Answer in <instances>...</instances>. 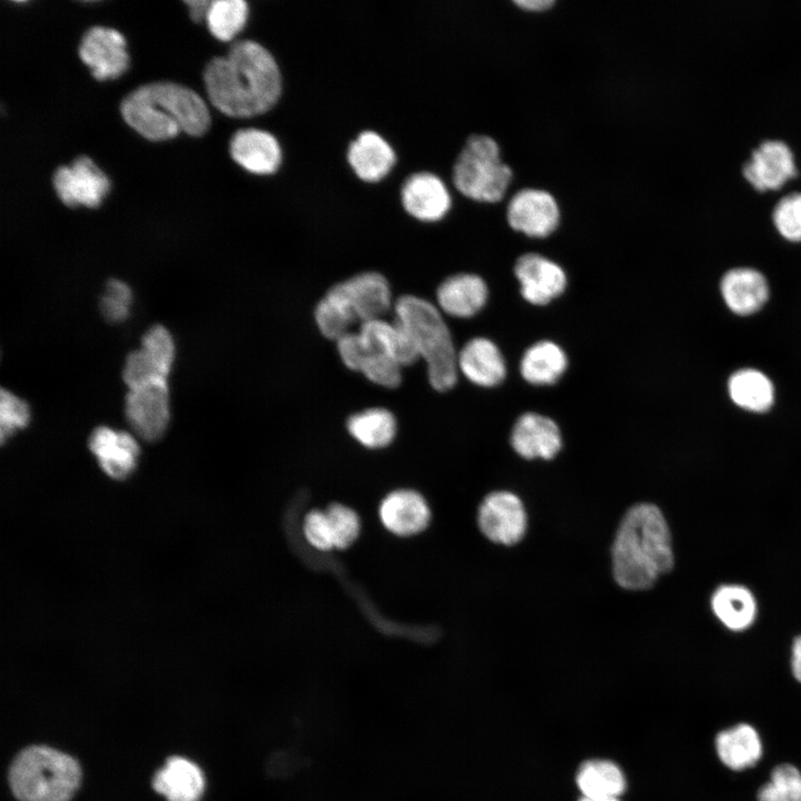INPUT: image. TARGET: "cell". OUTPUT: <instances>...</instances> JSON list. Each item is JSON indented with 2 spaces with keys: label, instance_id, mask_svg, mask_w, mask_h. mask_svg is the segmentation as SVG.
I'll return each mask as SVG.
<instances>
[{
  "label": "cell",
  "instance_id": "obj_1",
  "mask_svg": "<svg viewBox=\"0 0 801 801\" xmlns=\"http://www.w3.org/2000/svg\"><path fill=\"white\" fill-rule=\"evenodd\" d=\"M202 77L210 103L234 118L269 111L283 90L280 69L273 55L248 39L236 41L225 56L209 60Z\"/></svg>",
  "mask_w": 801,
  "mask_h": 801
},
{
  "label": "cell",
  "instance_id": "obj_2",
  "mask_svg": "<svg viewBox=\"0 0 801 801\" xmlns=\"http://www.w3.org/2000/svg\"><path fill=\"white\" fill-rule=\"evenodd\" d=\"M611 556L615 582L629 591L649 590L672 570L671 532L656 505L639 503L625 512L615 532Z\"/></svg>",
  "mask_w": 801,
  "mask_h": 801
},
{
  "label": "cell",
  "instance_id": "obj_3",
  "mask_svg": "<svg viewBox=\"0 0 801 801\" xmlns=\"http://www.w3.org/2000/svg\"><path fill=\"white\" fill-rule=\"evenodd\" d=\"M126 123L150 141H164L184 132L202 136L209 128V110L192 89L171 81L137 87L119 106Z\"/></svg>",
  "mask_w": 801,
  "mask_h": 801
},
{
  "label": "cell",
  "instance_id": "obj_4",
  "mask_svg": "<svg viewBox=\"0 0 801 801\" xmlns=\"http://www.w3.org/2000/svg\"><path fill=\"white\" fill-rule=\"evenodd\" d=\"M395 322L411 336L419 358L427 364L428 380L438 392L451 389L457 380V353L439 309L432 303L404 295L394 303Z\"/></svg>",
  "mask_w": 801,
  "mask_h": 801
},
{
  "label": "cell",
  "instance_id": "obj_5",
  "mask_svg": "<svg viewBox=\"0 0 801 801\" xmlns=\"http://www.w3.org/2000/svg\"><path fill=\"white\" fill-rule=\"evenodd\" d=\"M8 778L19 801H70L80 784L81 770L67 753L31 745L16 755Z\"/></svg>",
  "mask_w": 801,
  "mask_h": 801
},
{
  "label": "cell",
  "instance_id": "obj_6",
  "mask_svg": "<svg viewBox=\"0 0 801 801\" xmlns=\"http://www.w3.org/2000/svg\"><path fill=\"white\" fill-rule=\"evenodd\" d=\"M513 180V170L498 142L488 135H471L453 167V184L465 197L486 204L501 201Z\"/></svg>",
  "mask_w": 801,
  "mask_h": 801
},
{
  "label": "cell",
  "instance_id": "obj_7",
  "mask_svg": "<svg viewBox=\"0 0 801 801\" xmlns=\"http://www.w3.org/2000/svg\"><path fill=\"white\" fill-rule=\"evenodd\" d=\"M482 534L493 543L506 546L521 542L527 528V514L522 500L511 491L487 494L477 512Z\"/></svg>",
  "mask_w": 801,
  "mask_h": 801
},
{
  "label": "cell",
  "instance_id": "obj_8",
  "mask_svg": "<svg viewBox=\"0 0 801 801\" xmlns=\"http://www.w3.org/2000/svg\"><path fill=\"white\" fill-rule=\"evenodd\" d=\"M125 414L137 436L148 442L159 439L170 419L167 378H158L129 389L125 402Z\"/></svg>",
  "mask_w": 801,
  "mask_h": 801
},
{
  "label": "cell",
  "instance_id": "obj_9",
  "mask_svg": "<svg viewBox=\"0 0 801 801\" xmlns=\"http://www.w3.org/2000/svg\"><path fill=\"white\" fill-rule=\"evenodd\" d=\"M52 185L60 201L70 208H97L110 188L108 177L88 156H78L69 166L58 167Z\"/></svg>",
  "mask_w": 801,
  "mask_h": 801
},
{
  "label": "cell",
  "instance_id": "obj_10",
  "mask_svg": "<svg viewBox=\"0 0 801 801\" xmlns=\"http://www.w3.org/2000/svg\"><path fill=\"white\" fill-rule=\"evenodd\" d=\"M512 229L528 237L543 238L558 226L561 210L555 197L542 188H523L515 192L506 208Z\"/></svg>",
  "mask_w": 801,
  "mask_h": 801
},
{
  "label": "cell",
  "instance_id": "obj_11",
  "mask_svg": "<svg viewBox=\"0 0 801 801\" xmlns=\"http://www.w3.org/2000/svg\"><path fill=\"white\" fill-rule=\"evenodd\" d=\"M78 55L99 81L120 77L129 66L126 40L113 28L93 26L86 30L79 42Z\"/></svg>",
  "mask_w": 801,
  "mask_h": 801
},
{
  "label": "cell",
  "instance_id": "obj_12",
  "mask_svg": "<svg viewBox=\"0 0 801 801\" xmlns=\"http://www.w3.org/2000/svg\"><path fill=\"white\" fill-rule=\"evenodd\" d=\"M797 174L794 154L781 139L762 140L742 165L743 177L759 191L778 189Z\"/></svg>",
  "mask_w": 801,
  "mask_h": 801
},
{
  "label": "cell",
  "instance_id": "obj_13",
  "mask_svg": "<svg viewBox=\"0 0 801 801\" xmlns=\"http://www.w3.org/2000/svg\"><path fill=\"white\" fill-rule=\"evenodd\" d=\"M330 290L346 304L360 324L383 318L394 306L387 279L376 271L357 274L334 285Z\"/></svg>",
  "mask_w": 801,
  "mask_h": 801
},
{
  "label": "cell",
  "instance_id": "obj_14",
  "mask_svg": "<svg viewBox=\"0 0 801 801\" xmlns=\"http://www.w3.org/2000/svg\"><path fill=\"white\" fill-rule=\"evenodd\" d=\"M523 298L533 305H545L558 297L566 287L563 268L552 259L527 253L514 266Z\"/></svg>",
  "mask_w": 801,
  "mask_h": 801
},
{
  "label": "cell",
  "instance_id": "obj_15",
  "mask_svg": "<svg viewBox=\"0 0 801 801\" xmlns=\"http://www.w3.org/2000/svg\"><path fill=\"white\" fill-rule=\"evenodd\" d=\"M719 287L726 308L740 317L759 313L770 298L765 275L753 267L740 266L726 270Z\"/></svg>",
  "mask_w": 801,
  "mask_h": 801
},
{
  "label": "cell",
  "instance_id": "obj_16",
  "mask_svg": "<svg viewBox=\"0 0 801 801\" xmlns=\"http://www.w3.org/2000/svg\"><path fill=\"white\" fill-rule=\"evenodd\" d=\"M400 198L408 215L426 222L441 220L452 206L444 181L427 171L411 175L402 186Z\"/></svg>",
  "mask_w": 801,
  "mask_h": 801
},
{
  "label": "cell",
  "instance_id": "obj_17",
  "mask_svg": "<svg viewBox=\"0 0 801 801\" xmlns=\"http://www.w3.org/2000/svg\"><path fill=\"white\" fill-rule=\"evenodd\" d=\"M511 445L525 459H552L562 448V435L557 424L537 413H525L515 422Z\"/></svg>",
  "mask_w": 801,
  "mask_h": 801
},
{
  "label": "cell",
  "instance_id": "obj_18",
  "mask_svg": "<svg viewBox=\"0 0 801 801\" xmlns=\"http://www.w3.org/2000/svg\"><path fill=\"white\" fill-rule=\"evenodd\" d=\"M236 164L255 175H271L281 164V148L274 135L257 128L237 130L229 142Z\"/></svg>",
  "mask_w": 801,
  "mask_h": 801
},
{
  "label": "cell",
  "instance_id": "obj_19",
  "mask_svg": "<svg viewBox=\"0 0 801 801\" xmlns=\"http://www.w3.org/2000/svg\"><path fill=\"white\" fill-rule=\"evenodd\" d=\"M89 448L103 472L112 478H126L137 465L139 446L127 432L99 426L89 437Z\"/></svg>",
  "mask_w": 801,
  "mask_h": 801
},
{
  "label": "cell",
  "instance_id": "obj_20",
  "mask_svg": "<svg viewBox=\"0 0 801 801\" xmlns=\"http://www.w3.org/2000/svg\"><path fill=\"white\" fill-rule=\"evenodd\" d=\"M383 525L398 536H411L424 531L431 518L425 498L412 490L389 493L379 506Z\"/></svg>",
  "mask_w": 801,
  "mask_h": 801
},
{
  "label": "cell",
  "instance_id": "obj_21",
  "mask_svg": "<svg viewBox=\"0 0 801 801\" xmlns=\"http://www.w3.org/2000/svg\"><path fill=\"white\" fill-rule=\"evenodd\" d=\"M457 369L469 382L482 387H494L506 376L505 359L498 347L488 338L475 337L457 353Z\"/></svg>",
  "mask_w": 801,
  "mask_h": 801
},
{
  "label": "cell",
  "instance_id": "obj_22",
  "mask_svg": "<svg viewBox=\"0 0 801 801\" xmlns=\"http://www.w3.org/2000/svg\"><path fill=\"white\" fill-rule=\"evenodd\" d=\"M347 160L363 181L376 182L392 170L396 157L392 146L375 131H363L350 142Z\"/></svg>",
  "mask_w": 801,
  "mask_h": 801
},
{
  "label": "cell",
  "instance_id": "obj_23",
  "mask_svg": "<svg viewBox=\"0 0 801 801\" xmlns=\"http://www.w3.org/2000/svg\"><path fill=\"white\" fill-rule=\"evenodd\" d=\"M720 762L732 771L754 767L763 755V743L758 730L742 722L721 730L714 738Z\"/></svg>",
  "mask_w": 801,
  "mask_h": 801
},
{
  "label": "cell",
  "instance_id": "obj_24",
  "mask_svg": "<svg viewBox=\"0 0 801 801\" xmlns=\"http://www.w3.org/2000/svg\"><path fill=\"white\" fill-rule=\"evenodd\" d=\"M486 283L474 274H456L437 288V304L442 312L457 318L477 314L487 300Z\"/></svg>",
  "mask_w": 801,
  "mask_h": 801
},
{
  "label": "cell",
  "instance_id": "obj_25",
  "mask_svg": "<svg viewBox=\"0 0 801 801\" xmlns=\"http://www.w3.org/2000/svg\"><path fill=\"white\" fill-rule=\"evenodd\" d=\"M152 788L167 801H199L205 790V778L196 763L182 756H171L155 773Z\"/></svg>",
  "mask_w": 801,
  "mask_h": 801
},
{
  "label": "cell",
  "instance_id": "obj_26",
  "mask_svg": "<svg viewBox=\"0 0 801 801\" xmlns=\"http://www.w3.org/2000/svg\"><path fill=\"white\" fill-rule=\"evenodd\" d=\"M726 392L736 407L753 414H764L771 411L775 403V386L772 379L754 367H742L731 373Z\"/></svg>",
  "mask_w": 801,
  "mask_h": 801
},
{
  "label": "cell",
  "instance_id": "obj_27",
  "mask_svg": "<svg viewBox=\"0 0 801 801\" xmlns=\"http://www.w3.org/2000/svg\"><path fill=\"white\" fill-rule=\"evenodd\" d=\"M358 333L369 352L383 353L402 367L419 358L411 336L396 322L389 323L383 318L369 320L360 324Z\"/></svg>",
  "mask_w": 801,
  "mask_h": 801
},
{
  "label": "cell",
  "instance_id": "obj_28",
  "mask_svg": "<svg viewBox=\"0 0 801 801\" xmlns=\"http://www.w3.org/2000/svg\"><path fill=\"white\" fill-rule=\"evenodd\" d=\"M566 367V354L551 340H541L530 346L520 363L522 377L527 383L540 386L556 383Z\"/></svg>",
  "mask_w": 801,
  "mask_h": 801
},
{
  "label": "cell",
  "instance_id": "obj_29",
  "mask_svg": "<svg viewBox=\"0 0 801 801\" xmlns=\"http://www.w3.org/2000/svg\"><path fill=\"white\" fill-rule=\"evenodd\" d=\"M715 616L730 630H746L755 620L756 602L753 594L744 586L722 585L711 599Z\"/></svg>",
  "mask_w": 801,
  "mask_h": 801
},
{
  "label": "cell",
  "instance_id": "obj_30",
  "mask_svg": "<svg viewBox=\"0 0 801 801\" xmlns=\"http://www.w3.org/2000/svg\"><path fill=\"white\" fill-rule=\"evenodd\" d=\"M576 785L586 798H620L626 787L622 769L609 760H589L576 773Z\"/></svg>",
  "mask_w": 801,
  "mask_h": 801
},
{
  "label": "cell",
  "instance_id": "obj_31",
  "mask_svg": "<svg viewBox=\"0 0 801 801\" xmlns=\"http://www.w3.org/2000/svg\"><path fill=\"white\" fill-rule=\"evenodd\" d=\"M349 434L367 448H383L396 434L394 415L385 408H368L352 415L347 421Z\"/></svg>",
  "mask_w": 801,
  "mask_h": 801
},
{
  "label": "cell",
  "instance_id": "obj_32",
  "mask_svg": "<svg viewBox=\"0 0 801 801\" xmlns=\"http://www.w3.org/2000/svg\"><path fill=\"white\" fill-rule=\"evenodd\" d=\"M248 12L244 0L211 1L206 17L208 29L216 39L229 41L245 27Z\"/></svg>",
  "mask_w": 801,
  "mask_h": 801
},
{
  "label": "cell",
  "instance_id": "obj_33",
  "mask_svg": "<svg viewBox=\"0 0 801 801\" xmlns=\"http://www.w3.org/2000/svg\"><path fill=\"white\" fill-rule=\"evenodd\" d=\"M315 322L326 338L337 342L357 320L346 304L328 290L315 308Z\"/></svg>",
  "mask_w": 801,
  "mask_h": 801
},
{
  "label": "cell",
  "instance_id": "obj_34",
  "mask_svg": "<svg viewBox=\"0 0 801 801\" xmlns=\"http://www.w3.org/2000/svg\"><path fill=\"white\" fill-rule=\"evenodd\" d=\"M758 801H801V770L791 763L775 765L758 790Z\"/></svg>",
  "mask_w": 801,
  "mask_h": 801
},
{
  "label": "cell",
  "instance_id": "obj_35",
  "mask_svg": "<svg viewBox=\"0 0 801 801\" xmlns=\"http://www.w3.org/2000/svg\"><path fill=\"white\" fill-rule=\"evenodd\" d=\"M777 231L789 241H801V191L782 196L772 209Z\"/></svg>",
  "mask_w": 801,
  "mask_h": 801
},
{
  "label": "cell",
  "instance_id": "obj_36",
  "mask_svg": "<svg viewBox=\"0 0 801 801\" xmlns=\"http://www.w3.org/2000/svg\"><path fill=\"white\" fill-rule=\"evenodd\" d=\"M141 349L158 369L168 376L176 355L175 342L169 330L162 325L150 327L142 337Z\"/></svg>",
  "mask_w": 801,
  "mask_h": 801
},
{
  "label": "cell",
  "instance_id": "obj_37",
  "mask_svg": "<svg viewBox=\"0 0 801 801\" xmlns=\"http://www.w3.org/2000/svg\"><path fill=\"white\" fill-rule=\"evenodd\" d=\"M334 547L346 548L357 538L360 530L358 515L349 507L342 504H332L325 511Z\"/></svg>",
  "mask_w": 801,
  "mask_h": 801
},
{
  "label": "cell",
  "instance_id": "obj_38",
  "mask_svg": "<svg viewBox=\"0 0 801 801\" xmlns=\"http://www.w3.org/2000/svg\"><path fill=\"white\" fill-rule=\"evenodd\" d=\"M359 372L372 383L386 388H395L402 382V366L379 352H370Z\"/></svg>",
  "mask_w": 801,
  "mask_h": 801
},
{
  "label": "cell",
  "instance_id": "obj_39",
  "mask_svg": "<svg viewBox=\"0 0 801 801\" xmlns=\"http://www.w3.org/2000/svg\"><path fill=\"white\" fill-rule=\"evenodd\" d=\"M132 303L130 287L119 279H110L107 283L106 291L100 299V312L111 323H120L127 319Z\"/></svg>",
  "mask_w": 801,
  "mask_h": 801
},
{
  "label": "cell",
  "instance_id": "obj_40",
  "mask_svg": "<svg viewBox=\"0 0 801 801\" xmlns=\"http://www.w3.org/2000/svg\"><path fill=\"white\" fill-rule=\"evenodd\" d=\"M30 409L28 404L7 389L0 393V436L4 442L16 431L28 425Z\"/></svg>",
  "mask_w": 801,
  "mask_h": 801
},
{
  "label": "cell",
  "instance_id": "obj_41",
  "mask_svg": "<svg viewBox=\"0 0 801 801\" xmlns=\"http://www.w3.org/2000/svg\"><path fill=\"white\" fill-rule=\"evenodd\" d=\"M122 377L129 389L137 388L158 378H167L141 348L131 352L127 356Z\"/></svg>",
  "mask_w": 801,
  "mask_h": 801
},
{
  "label": "cell",
  "instance_id": "obj_42",
  "mask_svg": "<svg viewBox=\"0 0 801 801\" xmlns=\"http://www.w3.org/2000/svg\"><path fill=\"white\" fill-rule=\"evenodd\" d=\"M304 534L308 543L317 550L334 547L329 523L325 512L312 511L304 520Z\"/></svg>",
  "mask_w": 801,
  "mask_h": 801
},
{
  "label": "cell",
  "instance_id": "obj_43",
  "mask_svg": "<svg viewBox=\"0 0 801 801\" xmlns=\"http://www.w3.org/2000/svg\"><path fill=\"white\" fill-rule=\"evenodd\" d=\"M337 350L344 365L350 370L359 372L360 366L370 353L358 332H349L337 342Z\"/></svg>",
  "mask_w": 801,
  "mask_h": 801
},
{
  "label": "cell",
  "instance_id": "obj_44",
  "mask_svg": "<svg viewBox=\"0 0 801 801\" xmlns=\"http://www.w3.org/2000/svg\"><path fill=\"white\" fill-rule=\"evenodd\" d=\"M185 4L189 8V17L194 22H200L206 19L211 1L208 0H186Z\"/></svg>",
  "mask_w": 801,
  "mask_h": 801
},
{
  "label": "cell",
  "instance_id": "obj_45",
  "mask_svg": "<svg viewBox=\"0 0 801 801\" xmlns=\"http://www.w3.org/2000/svg\"><path fill=\"white\" fill-rule=\"evenodd\" d=\"M290 756L291 755H288L287 753L277 754L270 762L271 772L279 775L295 771V765L297 763L294 760L289 761Z\"/></svg>",
  "mask_w": 801,
  "mask_h": 801
},
{
  "label": "cell",
  "instance_id": "obj_46",
  "mask_svg": "<svg viewBox=\"0 0 801 801\" xmlns=\"http://www.w3.org/2000/svg\"><path fill=\"white\" fill-rule=\"evenodd\" d=\"M513 3L518 7L520 9L531 11V12H541L544 10H548L555 4L554 0H514Z\"/></svg>",
  "mask_w": 801,
  "mask_h": 801
},
{
  "label": "cell",
  "instance_id": "obj_47",
  "mask_svg": "<svg viewBox=\"0 0 801 801\" xmlns=\"http://www.w3.org/2000/svg\"><path fill=\"white\" fill-rule=\"evenodd\" d=\"M791 669L795 680L801 683V635L794 640L792 645Z\"/></svg>",
  "mask_w": 801,
  "mask_h": 801
},
{
  "label": "cell",
  "instance_id": "obj_48",
  "mask_svg": "<svg viewBox=\"0 0 801 801\" xmlns=\"http://www.w3.org/2000/svg\"><path fill=\"white\" fill-rule=\"evenodd\" d=\"M580 801H620L619 798H586L582 797Z\"/></svg>",
  "mask_w": 801,
  "mask_h": 801
}]
</instances>
